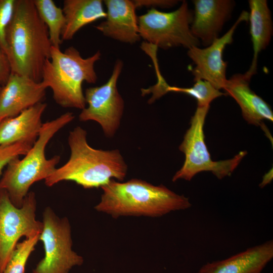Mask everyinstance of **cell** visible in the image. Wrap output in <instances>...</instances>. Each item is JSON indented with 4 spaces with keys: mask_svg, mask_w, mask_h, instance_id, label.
Here are the masks:
<instances>
[{
    "mask_svg": "<svg viewBox=\"0 0 273 273\" xmlns=\"http://www.w3.org/2000/svg\"><path fill=\"white\" fill-rule=\"evenodd\" d=\"M101 188L103 192L95 209L115 219L122 216L159 217L192 206L184 195L163 185H154L141 179L126 181L111 179Z\"/></svg>",
    "mask_w": 273,
    "mask_h": 273,
    "instance_id": "obj_1",
    "label": "cell"
},
{
    "mask_svg": "<svg viewBox=\"0 0 273 273\" xmlns=\"http://www.w3.org/2000/svg\"><path fill=\"white\" fill-rule=\"evenodd\" d=\"M6 43L11 73L40 82L52 44L48 28L39 17L33 0H16L6 30Z\"/></svg>",
    "mask_w": 273,
    "mask_h": 273,
    "instance_id": "obj_2",
    "label": "cell"
},
{
    "mask_svg": "<svg viewBox=\"0 0 273 273\" xmlns=\"http://www.w3.org/2000/svg\"><path fill=\"white\" fill-rule=\"evenodd\" d=\"M86 138V131L80 126L70 131L69 158L44 180L47 186L70 180L84 189H92L101 188L111 179L124 180L128 167L120 152L95 149L88 144Z\"/></svg>",
    "mask_w": 273,
    "mask_h": 273,
    "instance_id": "obj_3",
    "label": "cell"
},
{
    "mask_svg": "<svg viewBox=\"0 0 273 273\" xmlns=\"http://www.w3.org/2000/svg\"><path fill=\"white\" fill-rule=\"evenodd\" d=\"M101 53L83 58L80 52L70 46L62 52L52 46L50 59L44 64L41 82L50 87L56 103L63 108L82 110L86 107L82 83H95L98 77L95 64Z\"/></svg>",
    "mask_w": 273,
    "mask_h": 273,
    "instance_id": "obj_4",
    "label": "cell"
},
{
    "mask_svg": "<svg viewBox=\"0 0 273 273\" xmlns=\"http://www.w3.org/2000/svg\"><path fill=\"white\" fill-rule=\"evenodd\" d=\"M74 118L72 112H66L43 123L38 137L22 159L10 161L0 179V189L6 191L13 204L20 207L31 186L46 179L57 168L60 156L47 159L46 148L54 135Z\"/></svg>",
    "mask_w": 273,
    "mask_h": 273,
    "instance_id": "obj_5",
    "label": "cell"
},
{
    "mask_svg": "<svg viewBox=\"0 0 273 273\" xmlns=\"http://www.w3.org/2000/svg\"><path fill=\"white\" fill-rule=\"evenodd\" d=\"M210 106L199 107L192 117L190 127L185 134L179 150L184 153L185 161L182 167L173 176L172 181L179 179L190 181L202 171L212 172L218 179L230 176L247 151H241L231 159L213 161L205 143L204 125Z\"/></svg>",
    "mask_w": 273,
    "mask_h": 273,
    "instance_id": "obj_6",
    "label": "cell"
},
{
    "mask_svg": "<svg viewBox=\"0 0 273 273\" xmlns=\"http://www.w3.org/2000/svg\"><path fill=\"white\" fill-rule=\"evenodd\" d=\"M193 12L183 1L176 10L164 12L151 8L138 17L139 35L147 43L164 50L199 47L200 41L191 31Z\"/></svg>",
    "mask_w": 273,
    "mask_h": 273,
    "instance_id": "obj_7",
    "label": "cell"
},
{
    "mask_svg": "<svg viewBox=\"0 0 273 273\" xmlns=\"http://www.w3.org/2000/svg\"><path fill=\"white\" fill-rule=\"evenodd\" d=\"M42 229L39 240L44 256L32 273H69L83 263V258L72 249L71 226L67 217L60 218L50 207L42 214Z\"/></svg>",
    "mask_w": 273,
    "mask_h": 273,
    "instance_id": "obj_8",
    "label": "cell"
},
{
    "mask_svg": "<svg viewBox=\"0 0 273 273\" xmlns=\"http://www.w3.org/2000/svg\"><path fill=\"white\" fill-rule=\"evenodd\" d=\"M36 204L33 192H29L18 207L6 191L0 189V273L4 272L21 238L40 234L43 224L36 218Z\"/></svg>",
    "mask_w": 273,
    "mask_h": 273,
    "instance_id": "obj_9",
    "label": "cell"
},
{
    "mask_svg": "<svg viewBox=\"0 0 273 273\" xmlns=\"http://www.w3.org/2000/svg\"><path fill=\"white\" fill-rule=\"evenodd\" d=\"M117 60L112 73L104 84L85 89L84 97L87 107L79 115L80 121H94L101 126L105 135L113 137L119 129L124 109V102L117 88V81L123 67Z\"/></svg>",
    "mask_w": 273,
    "mask_h": 273,
    "instance_id": "obj_10",
    "label": "cell"
},
{
    "mask_svg": "<svg viewBox=\"0 0 273 273\" xmlns=\"http://www.w3.org/2000/svg\"><path fill=\"white\" fill-rule=\"evenodd\" d=\"M249 16L248 12L243 11L230 29L209 46L204 48L193 47L188 49V56L195 65L192 70L194 81L205 80L219 90L223 89L227 80V62L223 59V51L226 45L232 42L237 26L243 21H248Z\"/></svg>",
    "mask_w": 273,
    "mask_h": 273,
    "instance_id": "obj_11",
    "label": "cell"
},
{
    "mask_svg": "<svg viewBox=\"0 0 273 273\" xmlns=\"http://www.w3.org/2000/svg\"><path fill=\"white\" fill-rule=\"evenodd\" d=\"M46 89L41 81L11 73L0 90V122L42 102Z\"/></svg>",
    "mask_w": 273,
    "mask_h": 273,
    "instance_id": "obj_12",
    "label": "cell"
},
{
    "mask_svg": "<svg viewBox=\"0 0 273 273\" xmlns=\"http://www.w3.org/2000/svg\"><path fill=\"white\" fill-rule=\"evenodd\" d=\"M193 18L190 28L203 46H209L230 18L235 5L231 0H194Z\"/></svg>",
    "mask_w": 273,
    "mask_h": 273,
    "instance_id": "obj_13",
    "label": "cell"
},
{
    "mask_svg": "<svg viewBox=\"0 0 273 273\" xmlns=\"http://www.w3.org/2000/svg\"><path fill=\"white\" fill-rule=\"evenodd\" d=\"M250 80L245 73L235 74L227 79L223 89L239 105L244 119L249 124L261 126L271 139L263 121H273L272 111L270 106L250 88Z\"/></svg>",
    "mask_w": 273,
    "mask_h": 273,
    "instance_id": "obj_14",
    "label": "cell"
},
{
    "mask_svg": "<svg viewBox=\"0 0 273 273\" xmlns=\"http://www.w3.org/2000/svg\"><path fill=\"white\" fill-rule=\"evenodd\" d=\"M104 3L107 8L105 20L95 28L104 35L122 42L138 41L141 37L133 1L105 0Z\"/></svg>",
    "mask_w": 273,
    "mask_h": 273,
    "instance_id": "obj_15",
    "label": "cell"
},
{
    "mask_svg": "<svg viewBox=\"0 0 273 273\" xmlns=\"http://www.w3.org/2000/svg\"><path fill=\"white\" fill-rule=\"evenodd\" d=\"M273 258V241L250 247L228 258L208 262L197 273H261Z\"/></svg>",
    "mask_w": 273,
    "mask_h": 273,
    "instance_id": "obj_16",
    "label": "cell"
},
{
    "mask_svg": "<svg viewBox=\"0 0 273 273\" xmlns=\"http://www.w3.org/2000/svg\"><path fill=\"white\" fill-rule=\"evenodd\" d=\"M47 107L46 103L41 102L3 120L0 122V146L18 143L32 146L42 127L41 117Z\"/></svg>",
    "mask_w": 273,
    "mask_h": 273,
    "instance_id": "obj_17",
    "label": "cell"
},
{
    "mask_svg": "<svg viewBox=\"0 0 273 273\" xmlns=\"http://www.w3.org/2000/svg\"><path fill=\"white\" fill-rule=\"evenodd\" d=\"M250 33L253 45V57L249 69L245 74L251 78L257 71L260 52L269 44L272 34V23L266 0L249 1Z\"/></svg>",
    "mask_w": 273,
    "mask_h": 273,
    "instance_id": "obj_18",
    "label": "cell"
},
{
    "mask_svg": "<svg viewBox=\"0 0 273 273\" xmlns=\"http://www.w3.org/2000/svg\"><path fill=\"white\" fill-rule=\"evenodd\" d=\"M62 11L65 18L62 40L72 39L84 26L106 17L101 0H64Z\"/></svg>",
    "mask_w": 273,
    "mask_h": 273,
    "instance_id": "obj_19",
    "label": "cell"
},
{
    "mask_svg": "<svg viewBox=\"0 0 273 273\" xmlns=\"http://www.w3.org/2000/svg\"><path fill=\"white\" fill-rule=\"evenodd\" d=\"M41 20L48 28L52 46L60 48L63 40L61 34L65 25L62 9L52 0H33Z\"/></svg>",
    "mask_w": 273,
    "mask_h": 273,
    "instance_id": "obj_20",
    "label": "cell"
},
{
    "mask_svg": "<svg viewBox=\"0 0 273 273\" xmlns=\"http://www.w3.org/2000/svg\"><path fill=\"white\" fill-rule=\"evenodd\" d=\"M168 92L181 93L194 97L197 102V107H203L210 106V103L215 99L226 96L225 93L221 92L214 87L210 82L198 80L190 87L171 86L169 84L166 88V93Z\"/></svg>",
    "mask_w": 273,
    "mask_h": 273,
    "instance_id": "obj_21",
    "label": "cell"
},
{
    "mask_svg": "<svg viewBox=\"0 0 273 273\" xmlns=\"http://www.w3.org/2000/svg\"><path fill=\"white\" fill-rule=\"evenodd\" d=\"M40 234L18 243L3 273H25L29 256L35 249Z\"/></svg>",
    "mask_w": 273,
    "mask_h": 273,
    "instance_id": "obj_22",
    "label": "cell"
},
{
    "mask_svg": "<svg viewBox=\"0 0 273 273\" xmlns=\"http://www.w3.org/2000/svg\"><path fill=\"white\" fill-rule=\"evenodd\" d=\"M32 146L24 143L0 146V176L11 160L20 156H24Z\"/></svg>",
    "mask_w": 273,
    "mask_h": 273,
    "instance_id": "obj_23",
    "label": "cell"
},
{
    "mask_svg": "<svg viewBox=\"0 0 273 273\" xmlns=\"http://www.w3.org/2000/svg\"><path fill=\"white\" fill-rule=\"evenodd\" d=\"M16 1L0 0V43L5 51L6 30L14 14Z\"/></svg>",
    "mask_w": 273,
    "mask_h": 273,
    "instance_id": "obj_24",
    "label": "cell"
},
{
    "mask_svg": "<svg viewBox=\"0 0 273 273\" xmlns=\"http://www.w3.org/2000/svg\"><path fill=\"white\" fill-rule=\"evenodd\" d=\"M175 0H135L133 2L136 8L147 7L151 8H170L178 3Z\"/></svg>",
    "mask_w": 273,
    "mask_h": 273,
    "instance_id": "obj_25",
    "label": "cell"
},
{
    "mask_svg": "<svg viewBox=\"0 0 273 273\" xmlns=\"http://www.w3.org/2000/svg\"><path fill=\"white\" fill-rule=\"evenodd\" d=\"M11 73L10 62L6 51L0 43V85L3 86Z\"/></svg>",
    "mask_w": 273,
    "mask_h": 273,
    "instance_id": "obj_26",
    "label": "cell"
},
{
    "mask_svg": "<svg viewBox=\"0 0 273 273\" xmlns=\"http://www.w3.org/2000/svg\"><path fill=\"white\" fill-rule=\"evenodd\" d=\"M272 172H269L265 174L262 179V181L260 184L259 186L261 188L264 187L267 184H269L272 180Z\"/></svg>",
    "mask_w": 273,
    "mask_h": 273,
    "instance_id": "obj_27",
    "label": "cell"
},
{
    "mask_svg": "<svg viewBox=\"0 0 273 273\" xmlns=\"http://www.w3.org/2000/svg\"><path fill=\"white\" fill-rule=\"evenodd\" d=\"M2 86H1V85H0V90H1V88H2Z\"/></svg>",
    "mask_w": 273,
    "mask_h": 273,
    "instance_id": "obj_28",
    "label": "cell"
}]
</instances>
